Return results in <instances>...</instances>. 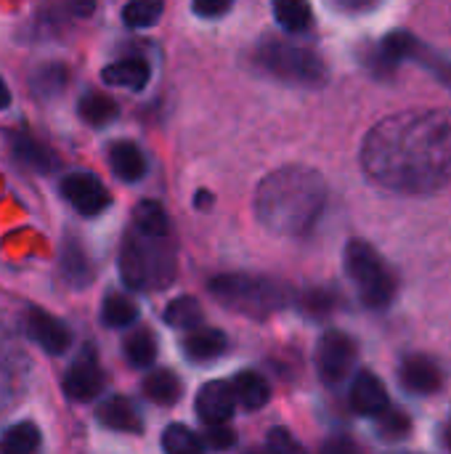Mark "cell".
Masks as SVG:
<instances>
[{
	"instance_id": "obj_1",
	"label": "cell",
	"mask_w": 451,
	"mask_h": 454,
	"mask_svg": "<svg viewBox=\"0 0 451 454\" xmlns=\"http://www.w3.org/2000/svg\"><path fill=\"white\" fill-rule=\"evenodd\" d=\"M362 168L393 192L444 186L451 176V112L407 109L380 120L362 144Z\"/></svg>"
},
{
	"instance_id": "obj_2",
	"label": "cell",
	"mask_w": 451,
	"mask_h": 454,
	"mask_svg": "<svg viewBox=\"0 0 451 454\" xmlns=\"http://www.w3.org/2000/svg\"><path fill=\"white\" fill-rule=\"evenodd\" d=\"M327 205V184L322 173L306 165H287L268 173L255 192L258 221L284 237L306 234L322 218Z\"/></svg>"
},
{
	"instance_id": "obj_3",
	"label": "cell",
	"mask_w": 451,
	"mask_h": 454,
	"mask_svg": "<svg viewBox=\"0 0 451 454\" xmlns=\"http://www.w3.org/2000/svg\"><path fill=\"white\" fill-rule=\"evenodd\" d=\"M210 293L215 301L242 317L266 319L290 306L292 290L290 285L271 279V277H253V274H221L210 279Z\"/></svg>"
},
{
	"instance_id": "obj_4",
	"label": "cell",
	"mask_w": 451,
	"mask_h": 454,
	"mask_svg": "<svg viewBox=\"0 0 451 454\" xmlns=\"http://www.w3.org/2000/svg\"><path fill=\"white\" fill-rule=\"evenodd\" d=\"M120 274L125 285L133 290L165 287L173 282L175 258L165 239L128 231L120 247Z\"/></svg>"
},
{
	"instance_id": "obj_5",
	"label": "cell",
	"mask_w": 451,
	"mask_h": 454,
	"mask_svg": "<svg viewBox=\"0 0 451 454\" xmlns=\"http://www.w3.org/2000/svg\"><path fill=\"white\" fill-rule=\"evenodd\" d=\"M346 274L354 282V287H356V293L367 309L391 306V301L396 295V277L372 245H367L362 239L348 242Z\"/></svg>"
},
{
	"instance_id": "obj_6",
	"label": "cell",
	"mask_w": 451,
	"mask_h": 454,
	"mask_svg": "<svg viewBox=\"0 0 451 454\" xmlns=\"http://www.w3.org/2000/svg\"><path fill=\"white\" fill-rule=\"evenodd\" d=\"M255 61L260 69L284 82L316 88L327 80V67L311 48L282 37H266L255 51Z\"/></svg>"
},
{
	"instance_id": "obj_7",
	"label": "cell",
	"mask_w": 451,
	"mask_h": 454,
	"mask_svg": "<svg viewBox=\"0 0 451 454\" xmlns=\"http://www.w3.org/2000/svg\"><path fill=\"white\" fill-rule=\"evenodd\" d=\"M356 340L348 333L340 330H330L322 335L319 346H316V370L319 378L327 386H338L348 378L354 362H356Z\"/></svg>"
},
{
	"instance_id": "obj_8",
	"label": "cell",
	"mask_w": 451,
	"mask_h": 454,
	"mask_svg": "<svg viewBox=\"0 0 451 454\" xmlns=\"http://www.w3.org/2000/svg\"><path fill=\"white\" fill-rule=\"evenodd\" d=\"M104 383L106 378L96 359V351L85 348L64 375V394L74 402H90L104 391Z\"/></svg>"
},
{
	"instance_id": "obj_9",
	"label": "cell",
	"mask_w": 451,
	"mask_h": 454,
	"mask_svg": "<svg viewBox=\"0 0 451 454\" xmlns=\"http://www.w3.org/2000/svg\"><path fill=\"white\" fill-rule=\"evenodd\" d=\"M64 200L82 215H98L109 207V192L93 173H69L61 181Z\"/></svg>"
},
{
	"instance_id": "obj_10",
	"label": "cell",
	"mask_w": 451,
	"mask_h": 454,
	"mask_svg": "<svg viewBox=\"0 0 451 454\" xmlns=\"http://www.w3.org/2000/svg\"><path fill=\"white\" fill-rule=\"evenodd\" d=\"M24 330L27 335L51 356H61L66 354L69 343H72V333L48 311L43 309H29L24 317Z\"/></svg>"
},
{
	"instance_id": "obj_11",
	"label": "cell",
	"mask_w": 451,
	"mask_h": 454,
	"mask_svg": "<svg viewBox=\"0 0 451 454\" xmlns=\"http://www.w3.org/2000/svg\"><path fill=\"white\" fill-rule=\"evenodd\" d=\"M234 410H237V399H234L229 380H210L199 388L197 415L202 418V423H207V428L226 426L231 420Z\"/></svg>"
},
{
	"instance_id": "obj_12",
	"label": "cell",
	"mask_w": 451,
	"mask_h": 454,
	"mask_svg": "<svg viewBox=\"0 0 451 454\" xmlns=\"http://www.w3.org/2000/svg\"><path fill=\"white\" fill-rule=\"evenodd\" d=\"M399 380L409 394H420V396L436 394L444 386L441 367L428 356H407L399 367Z\"/></svg>"
},
{
	"instance_id": "obj_13",
	"label": "cell",
	"mask_w": 451,
	"mask_h": 454,
	"mask_svg": "<svg viewBox=\"0 0 451 454\" xmlns=\"http://www.w3.org/2000/svg\"><path fill=\"white\" fill-rule=\"evenodd\" d=\"M351 407L364 418H380L388 410V391L375 372H359L351 383Z\"/></svg>"
},
{
	"instance_id": "obj_14",
	"label": "cell",
	"mask_w": 451,
	"mask_h": 454,
	"mask_svg": "<svg viewBox=\"0 0 451 454\" xmlns=\"http://www.w3.org/2000/svg\"><path fill=\"white\" fill-rule=\"evenodd\" d=\"M96 420L109 428V431H117V434H141L144 428V420H141V412L138 407L125 399V396H109L98 404L96 410Z\"/></svg>"
},
{
	"instance_id": "obj_15",
	"label": "cell",
	"mask_w": 451,
	"mask_h": 454,
	"mask_svg": "<svg viewBox=\"0 0 451 454\" xmlns=\"http://www.w3.org/2000/svg\"><path fill=\"white\" fill-rule=\"evenodd\" d=\"M11 152L13 157L24 165V168H32V170H40V173H48L58 165L56 154L37 138H32L29 133L19 130V133H11Z\"/></svg>"
},
{
	"instance_id": "obj_16",
	"label": "cell",
	"mask_w": 451,
	"mask_h": 454,
	"mask_svg": "<svg viewBox=\"0 0 451 454\" xmlns=\"http://www.w3.org/2000/svg\"><path fill=\"white\" fill-rule=\"evenodd\" d=\"M109 165H112V173L128 184L141 181L146 176V168H149L144 152L133 141H114L109 146Z\"/></svg>"
},
{
	"instance_id": "obj_17",
	"label": "cell",
	"mask_w": 451,
	"mask_h": 454,
	"mask_svg": "<svg viewBox=\"0 0 451 454\" xmlns=\"http://www.w3.org/2000/svg\"><path fill=\"white\" fill-rule=\"evenodd\" d=\"M231 383V391H234V399L239 407H245L247 412H255V410H263L271 399V388L266 383L263 375L253 372V370H245L239 372Z\"/></svg>"
},
{
	"instance_id": "obj_18",
	"label": "cell",
	"mask_w": 451,
	"mask_h": 454,
	"mask_svg": "<svg viewBox=\"0 0 451 454\" xmlns=\"http://www.w3.org/2000/svg\"><path fill=\"white\" fill-rule=\"evenodd\" d=\"M229 348V340L221 330H213V327H197L194 333L186 335L183 340V354L191 359V362H210V359H218L221 354H226Z\"/></svg>"
},
{
	"instance_id": "obj_19",
	"label": "cell",
	"mask_w": 451,
	"mask_h": 454,
	"mask_svg": "<svg viewBox=\"0 0 451 454\" xmlns=\"http://www.w3.org/2000/svg\"><path fill=\"white\" fill-rule=\"evenodd\" d=\"M0 370L5 375H16V372L27 370L24 340L5 314H0Z\"/></svg>"
},
{
	"instance_id": "obj_20",
	"label": "cell",
	"mask_w": 451,
	"mask_h": 454,
	"mask_svg": "<svg viewBox=\"0 0 451 454\" xmlns=\"http://www.w3.org/2000/svg\"><path fill=\"white\" fill-rule=\"evenodd\" d=\"M101 80L112 88H130L141 90L149 82V64L144 59H120L109 67H104Z\"/></svg>"
},
{
	"instance_id": "obj_21",
	"label": "cell",
	"mask_w": 451,
	"mask_h": 454,
	"mask_svg": "<svg viewBox=\"0 0 451 454\" xmlns=\"http://www.w3.org/2000/svg\"><path fill=\"white\" fill-rule=\"evenodd\" d=\"M43 444L40 428L29 420L13 423L3 436H0V454H37Z\"/></svg>"
},
{
	"instance_id": "obj_22",
	"label": "cell",
	"mask_w": 451,
	"mask_h": 454,
	"mask_svg": "<svg viewBox=\"0 0 451 454\" xmlns=\"http://www.w3.org/2000/svg\"><path fill=\"white\" fill-rule=\"evenodd\" d=\"M133 231H138L144 237H154V239H167L170 221H167L165 207L159 202H154V200L138 202V207H136V229Z\"/></svg>"
},
{
	"instance_id": "obj_23",
	"label": "cell",
	"mask_w": 451,
	"mask_h": 454,
	"mask_svg": "<svg viewBox=\"0 0 451 454\" xmlns=\"http://www.w3.org/2000/svg\"><path fill=\"white\" fill-rule=\"evenodd\" d=\"M144 394H146V399H152L154 404L170 407V404H175V402L181 399L183 386H181V380H178L175 372H170V370H157V372H152V375L144 380Z\"/></svg>"
},
{
	"instance_id": "obj_24",
	"label": "cell",
	"mask_w": 451,
	"mask_h": 454,
	"mask_svg": "<svg viewBox=\"0 0 451 454\" xmlns=\"http://www.w3.org/2000/svg\"><path fill=\"white\" fill-rule=\"evenodd\" d=\"M61 279L69 285V287H85L90 282V263H88V255L85 250L69 239L64 245V253H61Z\"/></svg>"
},
{
	"instance_id": "obj_25",
	"label": "cell",
	"mask_w": 451,
	"mask_h": 454,
	"mask_svg": "<svg viewBox=\"0 0 451 454\" xmlns=\"http://www.w3.org/2000/svg\"><path fill=\"white\" fill-rule=\"evenodd\" d=\"M138 319V306L133 298L122 295V293H109L101 303V322L106 327H114V330H122V327H130L133 322Z\"/></svg>"
},
{
	"instance_id": "obj_26",
	"label": "cell",
	"mask_w": 451,
	"mask_h": 454,
	"mask_svg": "<svg viewBox=\"0 0 451 454\" xmlns=\"http://www.w3.org/2000/svg\"><path fill=\"white\" fill-rule=\"evenodd\" d=\"M274 16L279 21V27L290 35L306 32L311 27V5L300 3V0H279L274 3Z\"/></svg>"
},
{
	"instance_id": "obj_27",
	"label": "cell",
	"mask_w": 451,
	"mask_h": 454,
	"mask_svg": "<svg viewBox=\"0 0 451 454\" xmlns=\"http://www.w3.org/2000/svg\"><path fill=\"white\" fill-rule=\"evenodd\" d=\"M66 80H69V69L61 61H48L32 74V90L43 98H51L64 90Z\"/></svg>"
},
{
	"instance_id": "obj_28",
	"label": "cell",
	"mask_w": 451,
	"mask_h": 454,
	"mask_svg": "<svg viewBox=\"0 0 451 454\" xmlns=\"http://www.w3.org/2000/svg\"><path fill=\"white\" fill-rule=\"evenodd\" d=\"M80 117L93 125V128H101L106 125L109 120L117 117V104L106 96V93H88L80 98V106H77Z\"/></svg>"
},
{
	"instance_id": "obj_29",
	"label": "cell",
	"mask_w": 451,
	"mask_h": 454,
	"mask_svg": "<svg viewBox=\"0 0 451 454\" xmlns=\"http://www.w3.org/2000/svg\"><path fill=\"white\" fill-rule=\"evenodd\" d=\"M125 359L133 364V367H152L154 359H157V340L149 330H136L128 335L125 346Z\"/></svg>"
},
{
	"instance_id": "obj_30",
	"label": "cell",
	"mask_w": 451,
	"mask_h": 454,
	"mask_svg": "<svg viewBox=\"0 0 451 454\" xmlns=\"http://www.w3.org/2000/svg\"><path fill=\"white\" fill-rule=\"evenodd\" d=\"M162 450L165 454H205V444L194 431L181 423H173L162 434Z\"/></svg>"
},
{
	"instance_id": "obj_31",
	"label": "cell",
	"mask_w": 451,
	"mask_h": 454,
	"mask_svg": "<svg viewBox=\"0 0 451 454\" xmlns=\"http://www.w3.org/2000/svg\"><path fill=\"white\" fill-rule=\"evenodd\" d=\"M165 322L175 330H197V325L202 322V306L194 298L183 295L165 309Z\"/></svg>"
},
{
	"instance_id": "obj_32",
	"label": "cell",
	"mask_w": 451,
	"mask_h": 454,
	"mask_svg": "<svg viewBox=\"0 0 451 454\" xmlns=\"http://www.w3.org/2000/svg\"><path fill=\"white\" fill-rule=\"evenodd\" d=\"M165 5L162 3H154V0H136V3H128L122 8V21L133 29H144V27H152L157 24V19L162 16Z\"/></svg>"
},
{
	"instance_id": "obj_33",
	"label": "cell",
	"mask_w": 451,
	"mask_h": 454,
	"mask_svg": "<svg viewBox=\"0 0 451 454\" xmlns=\"http://www.w3.org/2000/svg\"><path fill=\"white\" fill-rule=\"evenodd\" d=\"M412 431V420L404 415V412H393V410H385L380 415V434L385 439H404L407 434Z\"/></svg>"
},
{
	"instance_id": "obj_34",
	"label": "cell",
	"mask_w": 451,
	"mask_h": 454,
	"mask_svg": "<svg viewBox=\"0 0 451 454\" xmlns=\"http://www.w3.org/2000/svg\"><path fill=\"white\" fill-rule=\"evenodd\" d=\"M268 450L274 454H300V444L282 428L268 434Z\"/></svg>"
},
{
	"instance_id": "obj_35",
	"label": "cell",
	"mask_w": 451,
	"mask_h": 454,
	"mask_svg": "<svg viewBox=\"0 0 451 454\" xmlns=\"http://www.w3.org/2000/svg\"><path fill=\"white\" fill-rule=\"evenodd\" d=\"M322 454H367V450L348 436H335L322 447Z\"/></svg>"
},
{
	"instance_id": "obj_36",
	"label": "cell",
	"mask_w": 451,
	"mask_h": 454,
	"mask_svg": "<svg viewBox=\"0 0 451 454\" xmlns=\"http://www.w3.org/2000/svg\"><path fill=\"white\" fill-rule=\"evenodd\" d=\"M234 442H237V436H234V431H229L226 426H213V428H207V444L215 447L218 452L231 450Z\"/></svg>"
},
{
	"instance_id": "obj_37",
	"label": "cell",
	"mask_w": 451,
	"mask_h": 454,
	"mask_svg": "<svg viewBox=\"0 0 451 454\" xmlns=\"http://www.w3.org/2000/svg\"><path fill=\"white\" fill-rule=\"evenodd\" d=\"M229 8H231L229 0H197V3H194V13H197V16H205V19L223 16Z\"/></svg>"
},
{
	"instance_id": "obj_38",
	"label": "cell",
	"mask_w": 451,
	"mask_h": 454,
	"mask_svg": "<svg viewBox=\"0 0 451 454\" xmlns=\"http://www.w3.org/2000/svg\"><path fill=\"white\" fill-rule=\"evenodd\" d=\"M11 399H13V386H11V375H5L3 370H0V412L11 404Z\"/></svg>"
},
{
	"instance_id": "obj_39",
	"label": "cell",
	"mask_w": 451,
	"mask_h": 454,
	"mask_svg": "<svg viewBox=\"0 0 451 454\" xmlns=\"http://www.w3.org/2000/svg\"><path fill=\"white\" fill-rule=\"evenodd\" d=\"M11 106V90L5 85V80L0 77V109H8Z\"/></svg>"
},
{
	"instance_id": "obj_40",
	"label": "cell",
	"mask_w": 451,
	"mask_h": 454,
	"mask_svg": "<svg viewBox=\"0 0 451 454\" xmlns=\"http://www.w3.org/2000/svg\"><path fill=\"white\" fill-rule=\"evenodd\" d=\"M210 202H213V200H210V194H207L205 189H202V192L197 194V200H194V205H197V207H207Z\"/></svg>"
},
{
	"instance_id": "obj_41",
	"label": "cell",
	"mask_w": 451,
	"mask_h": 454,
	"mask_svg": "<svg viewBox=\"0 0 451 454\" xmlns=\"http://www.w3.org/2000/svg\"><path fill=\"white\" fill-rule=\"evenodd\" d=\"M444 444L449 447V452H451V423L447 426V431H444Z\"/></svg>"
},
{
	"instance_id": "obj_42",
	"label": "cell",
	"mask_w": 451,
	"mask_h": 454,
	"mask_svg": "<svg viewBox=\"0 0 451 454\" xmlns=\"http://www.w3.org/2000/svg\"><path fill=\"white\" fill-rule=\"evenodd\" d=\"M258 454H274V452H271V450H268V447H266V450H263V452H258Z\"/></svg>"
}]
</instances>
